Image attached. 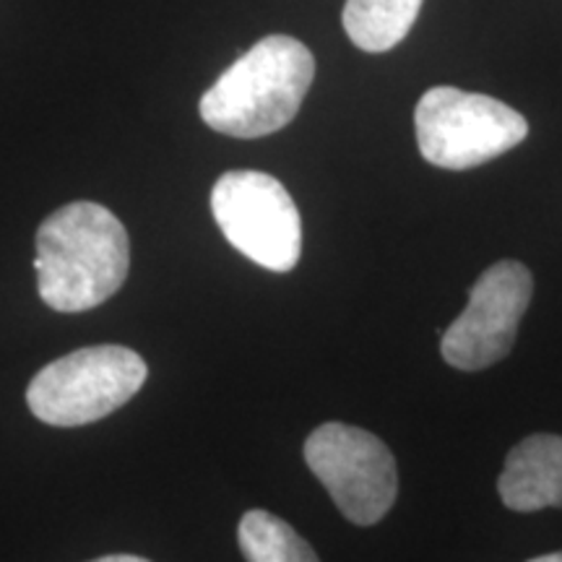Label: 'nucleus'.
Listing matches in <instances>:
<instances>
[{
	"instance_id": "nucleus-1",
	"label": "nucleus",
	"mask_w": 562,
	"mask_h": 562,
	"mask_svg": "<svg viewBox=\"0 0 562 562\" xmlns=\"http://www.w3.org/2000/svg\"><path fill=\"white\" fill-rule=\"evenodd\" d=\"M131 243L123 222L91 201L68 203L37 229V290L58 313H83L125 284Z\"/></svg>"
},
{
	"instance_id": "nucleus-2",
	"label": "nucleus",
	"mask_w": 562,
	"mask_h": 562,
	"mask_svg": "<svg viewBox=\"0 0 562 562\" xmlns=\"http://www.w3.org/2000/svg\"><path fill=\"white\" fill-rule=\"evenodd\" d=\"M315 79V58L300 40L271 34L250 47L201 97V117L232 138H261L290 125Z\"/></svg>"
},
{
	"instance_id": "nucleus-3",
	"label": "nucleus",
	"mask_w": 562,
	"mask_h": 562,
	"mask_svg": "<svg viewBox=\"0 0 562 562\" xmlns=\"http://www.w3.org/2000/svg\"><path fill=\"white\" fill-rule=\"evenodd\" d=\"M146 375V362L128 347H87L42 368L26 389V404L45 425H91L128 404Z\"/></svg>"
},
{
	"instance_id": "nucleus-4",
	"label": "nucleus",
	"mask_w": 562,
	"mask_h": 562,
	"mask_svg": "<svg viewBox=\"0 0 562 562\" xmlns=\"http://www.w3.org/2000/svg\"><path fill=\"white\" fill-rule=\"evenodd\" d=\"M422 157L440 170H472L529 136L521 112L487 94L435 87L414 110Z\"/></svg>"
},
{
	"instance_id": "nucleus-5",
	"label": "nucleus",
	"mask_w": 562,
	"mask_h": 562,
	"mask_svg": "<svg viewBox=\"0 0 562 562\" xmlns=\"http://www.w3.org/2000/svg\"><path fill=\"white\" fill-rule=\"evenodd\" d=\"M211 214L222 235L252 263L286 273L302 256V220L273 175L256 170L224 172L211 191Z\"/></svg>"
},
{
	"instance_id": "nucleus-6",
	"label": "nucleus",
	"mask_w": 562,
	"mask_h": 562,
	"mask_svg": "<svg viewBox=\"0 0 562 562\" xmlns=\"http://www.w3.org/2000/svg\"><path fill=\"white\" fill-rule=\"evenodd\" d=\"M305 461L351 524H378L396 503V461L389 446L368 430L326 422L307 438Z\"/></svg>"
},
{
	"instance_id": "nucleus-7",
	"label": "nucleus",
	"mask_w": 562,
	"mask_h": 562,
	"mask_svg": "<svg viewBox=\"0 0 562 562\" xmlns=\"http://www.w3.org/2000/svg\"><path fill=\"white\" fill-rule=\"evenodd\" d=\"M533 294L531 271L518 261L490 266L469 292V305L442 334V360L459 370H484L510 355Z\"/></svg>"
},
{
	"instance_id": "nucleus-8",
	"label": "nucleus",
	"mask_w": 562,
	"mask_h": 562,
	"mask_svg": "<svg viewBox=\"0 0 562 562\" xmlns=\"http://www.w3.org/2000/svg\"><path fill=\"white\" fill-rule=\"evenodd\" d=\"M497 492L510 510L562 508V438L529 435L510 448Z\"/></svg>"
},
{
	"instance_id": "nucleus-9",
	"label": "nucleus",
	"mask_w": 562,
	"mask_h": 562,
	"mask_svg": "<svg viewBox=\"0 0 562 562\" xmlns=\"http://www.w3.org/2000/svg\"><path fill=\"white\" fill-rule=\"evenodd\" d=\"M425 0H347L344 32L364 53H385L404 42Z\"/></svg>"
},
{
	"instance_id": "nucleus-10",
	"label": "nucleus",
	"mask_w": 562,
	"mask_h": 562,
	"mask_svg": "<svg viewBox=\"0 0 562 562\" xmlns=\"http://www.w3.org/2000/svg\"><path fill=\"white\" fill-rule=\"evenodd\" d=\"M237 542L248 562H321L313 547L269 510L245 513Z\"/></svg>"
},
{
	"instance_id": "nucleus-11",
	"label": "nucleus",
	"mask_w": 562,
	"mask_h": 562,
	"mask_svg": "<svg viewBox=\"0 0 562 562\" xmlns=\"http://www.w3.org/2000/svg\"><path fill=\"white\" fill-rule=\"evenodd\" d=\"M91 562H149V560L136 558V554H108V558L91 560Z\"/></svg>"
},
{
	"instance_id": "nucleus-12",
	"label": "nucleus",
	"mask_w": 562,
	"mask_h": 562,
	"mask_svg": "<svg viewBox=\"0 0 562 562\" xmlns=\"http://www.w3.org/2000/svg\"><path fill=\"white\" fill-rule=\"evenodd\" d=\"M529 562H562V552H552V554H542V558H533Z\"/></svg>"
}]
</instances>
